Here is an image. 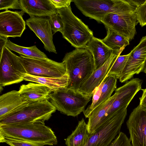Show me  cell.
I'll return each mask as SVG.
<instances>
[{"mask_svg":"<svg viewBox=\"0 0 146 146\" xmlns=\"http://www.w3.org/2000/svg\"><path fill=\"white\" fill-rule=\"evenodd\" d=\"M0 135L44 145L57 144V137L53 131L42 122L0 125Z\"/></svg>","mask_w":146,"mask_h":146,"instance_id":"1","label":"cell"},{"mask_svg":"<svg viewBox=\"0 0 146 146\" xmlns=\"http://www.w3.org/2000/svg\"><path fill=\"white\" fill-rule=\"evenodd\" d=\"M70 80L67 88L78 90L95 70L93 55L86 47L67 53L62 60Z\"/></svg>","mask_w":146,"mask_h":146,"instance_id":"2","label":"cell"},{"mask_svg":"<svg viewBox=\"0 0 146 146\" xmlns=\"http://www.w3.org/2000/svg\"><path fill=\"white\" fill-rule=\"evenodd\" d=\"M85 16L98 22L110 13L134 12L137 7L131 0H72Z\"/></svg>","mask_w":146,"mask_h":146,"instance_id":"3","label":"cell"},{"mask_svg":"<svg viewBox=\"0 0 146 146\" xmlns=\"http://www.w3.org/2000/svg\"><path fill=\"white\" fill-rule=\"evenodd\" d=\"M63 24L64 38L76 48L85 47L93 37V32L72 13L70 5L57 9Z\"/></svg>","mask_w":146,"mask_h":146,"instance_id":"4","label":"cell"},{"mask_svg":"<svg viewBox=\"0 0 146 146\" xmlns=\"http://www.w3.org/2000/svg\"><path fill=\"white\" fill-rule=\"evenodd\" d=\"M91 97L78 90L65 88L51 93L49 100L56 110L67 116L75 117L84 111Z\"/></svg>","mask_w":146,"mask_h":146,"instance_id":"5","label":"cell"},{"mask_svg":"<svg viewBox=\"0 0 146 146\" xmlns=\"http://www.w3.org/2000/svg\"><path fill=\"white\" fill-rule=\"evenodd\" d=\"M56 109L48 100L29 103L22 110L0 120V125L37 122H44Z\"/></svg>","mask_w":146,"mask_h":146,"instance_id":"6","label":"cell"},{"mask_svg":"<svg viewBox=\"0 0 146 146\" xmlns=\"http://www.w3.org/2000/svg\"><path fill=\"white\" fill-rule=\"evenodd\" d=\"M127 115L125 108L106 117L96 131L91 134L85 146H109L120 132Z\"/></svg>","mask_w":146,"mask_h":146,"instance_id":"7","label":"cell"},{"mask_svg":"<svg viewBox=\"0 0 146 146\" xmlns=\"http://www.w3.org/2000/svg\"><path fill=\"white\" fill-rule=\"evenodd\" d=\"M26 74L19 56L5 46L0 56V90L3 87L22 82Z\"/></svg>","mask_w":146,"mask_h":146,"instance_id":"8","label":"cell"},{"mask_svg":"<svg viewBox=\"0 0 146 146\" xmlns=\"http://www.w3.org/2000/svg\"><path fill=\"white\" fill-rule=\"evenodd\" d=\"M19 57L27 74L39 77L60 78L67 73L63 62H58L48 58H32L22 55H19Z\"/></svg>","mask_w":146,"mask_h":146,"instance_id":"9","label":"cell"},{"mask_svg":"<svg viewBox=\"0 0 146 146\" xmlns=\"http://www.w3.org/2000/svg\"><path fill=\"white\" fill-rule=\"evenodd\" d=\"M108 28L123 36L129 41L136 33L135 26L138 23L135 12L120 14L110 13L101 20Z\"/></svg>","mask_w":146,"mask_h":146,"instance_id":"10","label":"cell"},{"mask_svg":"<svg viewBox=\"0 0 146 146\" xmlns=\"http://www.w3.org/2000/svg\"><path fill=\"white\" fill-rule=\"evenodd\" d=\"M132 146H146V108L139 105L126 122Z\"/></svg>","mask_w":146,"mask_h":146,"instance_id":"11","label":"cell"},{"mask_svg":"<svg viewBox=\"0 0 146 146\" xmlns=\"http://www.w3.org/2000/svg\"><path fill=\"white\" fill-rule=\"evenodd\" d=\"M129 54L125 66L119 78L121 83L130 79L135 74L143 72L146 60V36L141 39Z\"/></svg>","mask_w":146,"mask_h":146,"instance_id":"12","label":"cell"},{"mask_svg":"<svg viewBox=\"0 0 146 146\" xmlns=\"http://www.w3.org/2000/svg\"><path fill=\"white\" fill-rule=\"evenodd\" d=\"M21 11L5 10L0 13V36L21 37L26 29V23Z\"/></svg>","mask_w":146,"mask_h":146,"instance_id":"13","label":"cell"},{"mask_svg":"<svg viewBox=\"0 0 146 146\" xmlns=\"http://www.w3.org/2000/svg\"><path fill=\"white\" fill-rule=\"evenodd\" d=\"M26 23L42 42L46 50L57 53L53 41V34L48 18L30 16L26 20Z\"/></svg>","mask_w":146,"mask_h":146,"instance_id":"14","label":"cell"},{"mask_svg":"<svg viewBox=\"0 0 146 146\" xmlns=\"http://www.w3.org/2000/svg\"><path fill=\"white\" fill-rule=\"evenodd\" d=\"M124 49L121 48L114 50L106 62L100 68L95 70L78 90L83 94L92 97L96 88L104 80L114 62Z\"/></svg>","mask_w":146,"mask_h":146,"instance_id":"15","label":"cell"},{"mask_svg":"<svg viewBox=\"0 0 146 146\" xmlns=\"http://www.w3.org/2000/svg\"><path fill=\"white\" fill-rule=\"evenodd\" d=\"M28 103L23 100L19 91L3 94L0 96V120L22 110Z\"/></svg>","mask_w":146,"mask_h":146,"instance_id":"16","label":"cell"},{"mask_svg":"<svg viewBox=\"0 0 146 146\" xmlns=\"http://www.w3.org/2000/svg\"><path fill=\"white\" fill-rule=\"evenodd\" d=\"M22 10L30 16L48 17L58 13L49 0H19Z\"/></svg>","mask_w":146,"mask_h":146,"instance_id":"17","label":"cell"},{"mask_svg":"<svg viewBox=\"0 0 146 146\" xmlns=\"http://www.w3.org/2000/svg\"><path fill=\"white\" fill-rule=\"evenodd\" d=\"M18 91L23 100L28 103L49 100V95L52 92L47 86L32 82L21 85Z\"/></svg>","mask_w":146,"mask_h":146,"instance_id":"18","label":"cell"},{"mask_svg":"<svg viewBox=\"0 0 146 146\" xmlns=\"http://www.w3.org/2000/svg\"><path fill=\"white\" fill-rule=\"evenodd\" d=\"M92 53L94 60L95 70L102 66L110 57L113 51L102 41L94 36L85 46Z\"/></svg>","mask_w":146,"mask_h":146,"instance_id":"19","label":"cell"},{"mask_svg":"<svg viewBox=\"0 0 146 146\" xmlns=\"http://www.w3.org/2000/svg\"><path fill=\"white\" fill-rule=\"evenodd\" d=\"M116 96V93L115 92L110 98L96 108L91 113L87 123L88 131L90 134L94 133L98 129L115 100Z\"/></svg>","mask_w":146,"mask_h":146,"instance_id":"20","label":"cell"},{"mask_svg":"<svg viewBox=\"0 0 146 146\" xmlns=\"http://www.w3.org/2000/svg\"><path fill=\"white\" fill-rule=\"evenodd\" d=\"M24 80L43 84L49 88L52 92L59 89L67 88L70 78L68 73L60 78L37 76L26 74Z\"/></svg>","mask_w":146,"mask_h":146,"instance_id":"21","label":"cell"},{"mask_svg":"<svg viewBox=\"0 0 146 146\" xmlns=\"http://www.w3.org/2000/svg\"><path fill=\"white\" fill-rule=\"evenodd\" d=\"M91 134L84 118L79 121L75 129L65 139L67 146H85Z\"/></svg>","mask_w":146,"mask_h":146,"instance_id":"22","label":"cell"},{"mask_svg":"<svg viewBox=\"0 0 146 146\" xmlns=\"http://www.w3.org/2000/svg\"><path fill=\"white\" fill-rule=\"evenodd\" d=\"M117 79L113 76L107 75L104 80L100 98L91 110L87 118H89L91 113L95 109L110 98L113 92L116 89Z\"/></svg>","mask_w":146,"mask_h":146,"instance_id":"23","label":"cell"},{"mask_svg":"<svg viewBox=\"0 0 146 146\" xmlns=\"http://www.w3.org/2000/svg\"><path fill=\"white\" fill-rule=\"evenodd\" d=\"M106 28L107 35L102 40L110 49L113 50L124 49L129 44V41L127 38L108 28Z\"/></svg>","mask_w":146,"mask_h":146,"instance_id":"24","label":"cell"},{"mask_svg":"<svg viewBox=\"0 0 146 146\" xmlns=\"http://www.w3.org/2000/svg\"><path fill=\"white\" fill-rule=\"evenodd\" d=\"M5 46L11 51H15L20 55L28 57L38 58H48L46 55L38 48L36 45L29 47L22 46L16 44L8 40Z\"/></svg>","mask_w":146,"mask_h":146,"instance_id":"25","label":"cell"},{"mask_svg":"<svg viewBox=\"0 0 146 146\" xmlns=\"http://www.w3.org/2000/svg\"><path fill=\"white\" fill-rule=\"evenodd\" d=\"M129 54L119 56L116 58L107 75L113 76L119 79L126 64Z\"/></svg>","mask_w":146,"mask_h":146,"instance_id":"26","label":"cell"},{"mask_svg":"<svg viewBox=\"0 0 146 146\" xmlns=\"http://www.w3.org/2000/svg\"><path fill=\"white\" fill-rule=\"evenodd\" d=\"M50 24L51 25L53 34L57 32H59L61 33L63 29V24L59 13L53 15L49 17Z\"/></svg>","mask_w":146,"mask_h":146,"instance_id":"27","label":"cell"},{"mask_svg":"<svg viewBox=\"0 0 146 146\" xmlns=\"http://www.w3.org/2000/svg\"><path fill=\"white\" fill-rule=\"evenodd\" d=\"M0 142H5L11 146H44V145L26 141L5 137L0 135Z\"/></svg>","mask_w":146,"mask_h":146,"instance_id":"28","label":"cell"},{"mask_svg":"<svg viewBox=\"0 0 146 146\" xmlns=\"http://www.w3.org/2000/svg\"><path fill=\"white\" fill-rule=\"evenodd\" d=\"M135 12L140 25L142 27L146 26V0L136 8Z\"/></svg>","mask_w":146,"mask_h":146,"instance_id":"29","label":"cell"},{"mask_svg":"<svg viewBox=\"0 0 146 146\" xmlns=\"http://www.w3.org/2000/svg\"><path fill=\"white\" fill-rule=\"evenodd\" d=\"M109 146H132L131 142L127 135L120 132Z\"/></svg>","mask_w":146,"mask_h":146,"instance_id":"30","label":"cell"},{"mask_svg":"<svg viewBox=\"0 0 146 146\" xmlns=\"http://www.w3.org/2000/svg\"><path fill=\"white\" fill-rule=\"evenodd\" d=\"M22 10L18 0H0V10H8V9Z\"/></svg>","mask_w":146,"mask_h":146,"instance_id":"31","label":"cell"},{"mask_svg":"<svg viewBox=\"0 0 146 146\" xmlns=\"http://www.w3.org/2000/svg\"><path fill=\"white\" fill-rule=\"evenodd\" d=\"M57 9L68 7L70 6L72 0H49Z\"/></svg>","mask_w":146,"mask_h":146,"instance_id":"32","label":"cell"},{"mask_svg":"<svg viewBox=\"0 0 146 146\" xmlns=\"http://www.w3.org/2000/svg\"><path fill=\"white\" fill-rule=\"evenodd\" d=\"M143 91V94L141 97L139 98V105L146 108V88L141 89Z\"/></svg>","mask_w":146,"mask_h":146,"instance_id":"33","label":"cell"},{"mask_svg":"<svg viewBox=\"0 0 146 146\" xmlns=\"http://www.w3.org/2000/svg\"><path fill=\"white\" fill-rule=\"evenodd\" d=\"M8 38L0 36V55H1L4 47L8 40Z\"/></svg>","mask_w":146,"mask_h":146,"instance_id":"34","label":"cell"},{"mask_svg":"<svg viewBox=\"0 0 146 146\" xmlns=\"http://www.w3.org/2000/svg\"><path fill=\"white\" fill-rule=\"evenodd\" d=\"M143 72L146 74V60L145 61Z\"/></svg>","mask_w":146,"mask_h":146,"instance_id":"35","label":"cell"}]
</instances>
